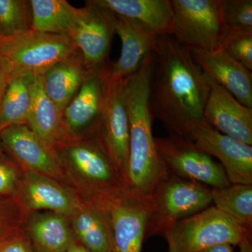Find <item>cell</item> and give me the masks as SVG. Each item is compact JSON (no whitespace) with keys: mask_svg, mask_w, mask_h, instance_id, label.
<instances>
[{"mask_svg":"<svg viewBox=\"0 0 252 252\" xmlns=\"http://www.w3.org/2000/svg\"><path fill=\"white\" fill-rule=\"evenodd\" d=\"M3 148L34 171L55 175L59 165L55 152L48 148L28 125H14L0 130Z\"/></svg>","mask_w":252,"mask_h":252,"instance_id":"cell-16","label":"cell"},{"mask_svg":"<svg viewBox=\"0 0 252 252\" xmlns=\"http://www.w3.org/2000/svg\"><path fill=\"white\" fill-rule=\"evenodd\" d=\"M212 203L217 210L252 233V185H230L213 189Z\"/></svg>","mask_w":252,"mask_h":252,"instance_id":"cell-24","label":"cell"},{"mask_svg":"<svg viewBox=\"0 0 252 252\" xmlns=\"http://www.w3.org/2000/svg\"><path fill=\"white\" fill-rule=\"evenodd\" d=\"M17 174L14 167L0 159V196L8 197L15 190Z\"/></svg>","mask_w":252,"mask_h":252,"instance_id":"cell-31","label":"cell"},{"mask_svg":"<svg viewBox=\"0 0 252 252\" xmlns=\"http://www.w3.org/2000/svg\"><path fill=\"white\" fill-rule=\"evenodd\" d=\"M60 147L64 149L68 161L81 175L104 190L125 188L118 184L115 168L97 138L81 142L79 140L67 141Z\"/></svg>","mask_w":252,"mask_h":252,"instance_id":"cell-17","label":"cell"},{"mask_svg":"<svg viewBox=\"0 0 252 252\" xmlns=\"http://www.w3.org/2000/svg\"><path fill=\"white\" fill-rule=\"evenodd\" d=\"M153 52L146 56L140 69L126 86V104L129 120L128 161L126 188L136 195L151 198L168 177L158 152L153 135L154 117L149 105V83Z\"/></svg>","mask_w":252,"mask_h":252,"instance_id":"cell-2","label":"cell"},{"mask_svg":"<svg viewBox=\"0 0 252 252\" xmlns=\"http://www.w3.org/2000/svg\"><path fill=\"white\" fill-rule=\"evenodd\" d=\"M32 11V30L62 34L70 37L81 14L65 0H31Z\"/></svg>","mask_w":252,"mask_h":252,"instance_id":"cell-21","label":"cell"},{"mask_svg":"<svg viewBox=\"0 0 252 252\" xmlns=\"http://www.w3.org/2000/svg\"><path fill=\"white\" fill-rule=\"evenodd\" d=\"M202 71L223 86L239 102L252 109V74L223 49L212 52L190 49Z\"/></svg>","mask_w":252,"mask_h":252,"instance_id":"cell-15","label":"cell"},{"mask_svg":"<svg viewBox=\"0 0 252 252\" xmlns=\"http://www.w3.org/2000/svg\"><path fill=\"white\" fill-rule=\"evenodd\" d=\"M31 235L34 252H66L74 243L65 220L58 214L34 219Z\"/></svg>","mask_w":252,"mask_h":252,"instance_id":"cell-23","label":"cell"},{"mask_svg":"<svg viewBox=\"0 0 252 252\" xmlns=\"http://www.w3.org/2000/svg\"><path fill=\"white\" fill-rule=\"evenodd\" d=\"M204 75L210 88L204 109L205 122L223 135L252 146V109L239 102L210 76Z\"/></svg>","mask_w":252,"mask_h":252,"instance_id":"cell-13","label":"cell"},{"mask_svg":"<svg viewBox=\"0 0 252 252\" xmlns=\"http://www.w3.org/2000/svg\"><path fill=\"white\" fill-rule=\"evenodd\" d=\"M250 238H251L245 239L241 244L239 245L240 252H252V246L251 242H250Z\"/></svg>","mask_w":252,"mask_h":252,"instance_id":"cell-35","label":"cell"},{"mask_svg":"<svg viewBox=\"0 0 252 252\" xmlns=\"http://www.w3.org/2000/svg\"><path fill=\"white\" fill-rule=\"evenodd\" d=\"M66 252H91L89 250H86L84 247L81 245H78V244L74 243L71 245L70 248L68 249L67 251Z\"/></svg>","mask_w":252,"mask_h":252,"instance_id":"cell-36","label":"cell"},{"mask_svg":"<svg viewBox=\"0 0 252 252\" xmlns=\"http://www.w3.org/2000/svg\"><path fill=\"white\" fill-rule=\"evenodd\" d=\"M79 52L69 36L31 31L0 39V55L18 72L42 74L46 69Z\"/></svg>","mask_w":252,"mask_h":252,"instance_id":"cell-7","label":"cell"},{"mask_svg":"<svg viewBox=\"0 0 252 252\" xmlns=\"http://www.w3.org/2000/svg\"><path fill=\"white\" fill-rule=\"evenodd\" d=\"M223 18L226 35L252 34V0H223Z\"/></svg>","mask_w":252,"mask_h":252,"instance_id":"cell-28","label":"cell"},{"mask_svg":"<svg viewBox=\"0 0 252 252\" xmlns=\"http://www.w3.org/2000/svg\"><path fill=\"white\" fill-rule=\"evenodd\" d=\"M186 137L220 160L231 185H252V146L223 135L206 122L191 127Z\"/></svg>","mask_w":252,"mask_h":252,"instance_id":"cell-11","label":"cell"},{"mask_svg":"<svg viewBox=\"0 0 252 252\" xmlns=\"http://www.w3.org/2000/svg\"><path fill=\"white\" fill-rule=\"evenodd\" d=\"M3 147L2 144H1V140H0V159L2 158H3Z\"/></svg>","mask_w":252,"mask_h":252,"instance_id":"cell-37","label":"cell"},{"mask_svg":"<svg viewBox=\"0 0 252 252\" xmlns=\"http://www.w3.org/2000/svg\"><path fill=\"white\" fill-rule=\"evenodd\" d=\"M202 252H233V245L230 244H219L205 249Z\"/></svg>","mask_w":252,"mask_h":252,"instance_id":"cell-34","label":"cell"},{"mask_svg":"<svg viewBox=\"0 0 252 252\" xmlns=\"http://www.w3.org/2000/svg\"><path fill=\"white\" fill-rule=\"evenodd\" d=\"M127 80L109 84L106 105L97 132L99 144L122 176L125 187L129 147V120L125 97Z\"/></svg>","mask_w":252,"mask_h":252,"instance_id":"cell-12","label":"cell"},{"mask_svg":"<svg viewBox=\"0 0 252 252\" xmlns=\"http://www.w3.org/2000/svg\"><path fill=\"white\" fill-rule=\"evenodd\" d=\"M26 179L25 197L30 207L56 213H67L72 210V199L59 186L33 174H28Z\"/></svg>","mask_w":252,"mask_h":252,"instance_id":"cell-25","label":"cell"},{"mask_svg":"<svg viewBox=\"0 0 252 252\" xmlns=\"http://www.w3.org/2000/svg\"><path fill=\"white\" fill-rule=\"evenodd\" d=\"M114 14L132 20L157 35L171 33L170 0H97Z\"/></svg>","mask_w":252,"mask_h":252,"instance_id":"cell-20","label":"cell"},{"mask_svg":"<svg viewBox=\"0 0 252 252\" xmlns=\"http://www.w3.org/2000/svg\"><path fill=\"white\" fill-rule=\"evenodd\" d=\"M89 70L78 52L55 63L41 74L44 91L60 111L63 112L77 94Z\"/></svg>","mask_w":252,"mask_h":252,"instance_id":"cell-18","label":"cell"},{"mask_svg":"<svg viewBox=\"0 0 252 252\" xmlns=\"http://www.w3.org/2000/svg\"><path fill=\"white\" fill-rule=\"evenodd\" d=\"M212 203V189L170 174L151 198L144 239L162 235L176 222L205 210Z\"/></svg>","mask_w":252,"mask_h":252,"instance_id":"cell-5","label":"cell"},{"mask_svg":"<svg viewBox=\"0 0 252 252\" xmlns=\"http://www.w3.org/2000/svg\"><path fill=\"white\" fill-rule=\"evenodd\" d=\"M115 23V14L97 0L86 1V6L81 8L70 37L89 69H98L108 62Z\"/></svg>","mask_w":252,"mask_h":252,"instance_id":"cell-10","label":"cell"},{"mask_svg":"<svg viewBox=\"0 0 252 252\" xmlns=\"http://www.w3.org/2000/svg\"><path fill=\"white\" fill-rule=\"evenodd\" d=\"M220 49L232 59L252 71V34H228Z\"/></svg>","mask_w":252,"mask_h":252,"instance_id":"cell-29","label":"cell"},{"mask_svg":"<svg viewBox=\"0 0 252 252\" xmlns=\"http://www.w3.org/2000/svg\"><path fill=\"white\" fill-rule=\"evenodd\" d=\"M170 35L189 50L212 52L220 49L225 36L223 0H170Z\"/></svg>","mask_w":252,"mask_h":252,"instance_id":"cell-4","label":"cell"},{"mask_svg":"<svg viewBox=\"0 0 252 252\" xmlns=\"http://www.w3.org/2000/svg\"><path fill=\"white\" fill-rule=\"evenodd\" d=\"M28 126L36 137L53 152H56L59 146L67 142L63 112L46 94L41 74H36Z\"/></svg>","mask_w":252,"mask_h":252,"instance_id":"cell-19","label":"cell"},{"mask_svg":"<svg viewBox=\"0 0 252 252\" xmlns=\"http://www.w3.org/2000/svg\"><path fill=\"white\" fill-rule=\"evenodd\" d=\"M156 147L170 175L213 189L231 185L220 164L214 161L188 137L170 135L155 138Z\"/></svg>","mask_w":252,"mask_h":252,"instance_id":"cell-8","label":"cell"},{"mask_svg":"<svg viewBox=\"0 0 252 252\" xmlns=\"http://www.w3.org/2000/svg\"><path fill=\"white\" fill-rule=\"evenodd\" d=\"M115 16V33L122 41V52L117 61H109L104 66L109 84L127 80L133 76L146 56L153 51L158 36L140 23L119 15Z\"/></svg>","mask_w":252,"mask_h":252,"instance_id":"cell-14","label":"cell"},{"mask_svg":"<svg viewBox=\"0 0 252 252\" xmlns=\"http://www.w3.org/2000/svg\"><path fill=\"white\" fill-rule=\"evenodd\" d=\"M31 0H0V39L31 31Z\"/></svg>","mask_w":252,"mask_h":252,"instance_id":"cell-27","label":"cell"},{"mask_svg":"<svg viewBox=\"0 0 252 252\" xmlns=\"http://www.w3.org/2000/svg\"><path fill=\"white\" fill-rule=\"evenodd\" d=\"M167 252H202L219 244L239 245L251 233L215 206L176 222L162 233Z\"/></svg>","mask_w":252,"mask_h":252,"instance_id":"cell-3","label":"cell"},{"mask_svg":"<svg viewBox=\"0 0 252 252\" xmlns=\"http://www.w3.org/2000/svg\"><path fill=\"white\" fill-rule=\"evenodd\" d=\"M76 233L81 245L91 252H112V243L108 222L101 207L85 210L74 220Z\"/></svg>","mask_w":252,"mask_h":252,"instance_id":"cell-26","label":"cell"},{"mask_svg":"<svg viewBox=\"0 0 252 252\" xmlns=\"http://www.w3.org/2000/svg\"><path fill=\"white\" fill-rule=\"evenodd\" d=\"M108 222L112 252H142L151 198L126 189L103 190L99 204Z\"/></svg>","mask_w":252,"mask_h":252,"instance_id":"cell-6","label":"cell"},{"mask_svg":"<svg viewBox=\"0 0 252 252\" xmlns=\"http://www.w3.org/2000/svg\"><path fill=\"white\" fill-rule=\"evenodd\" d=\"M149 83V105L170 135L187 137L189 130L205 122L204 109L209 88L190 50L170 34L158 36Z\"/></svg>","mask_w":252,"mask_h":252,"instance_id":"cell-1","label":"cell"},{"mask_svg":"<svg viewBox=\"0 0 252 252\" xmlns=\"http://www.w3.org/2000/svg\"><path fill=\"white\" fill-rule=\"evenodd\" d=\"M18 73L14 64L0 55V106L10 83Z\"/></svg>","mask_w":252,"mask_h":252,"instance_id":"cell-32","label":"cell"},{"mask_svg":"<svg viewBox=\"0 0 252 252\" xmlns=\"http://www.w3.org/2000/svg\"><path fill=\"white\" fill-rule=\"evenodd\" d=\"M104 66L89 71L77 94L63 110L67 141L79 140L91 132L97 134L109 89Z\"/></svg>","mask_w":252,"mask_h":252,"instance_id":"cell-9","label":"cell"},{"mask_svg":"<svg viewBox=\"0 0 252 252\" xmlns=\"http://www.w3.org/2000/svg\"><path fill=\"white\" fill-rule=\"evenodd\" d=\"M15 204L8 197L0 196V244L16 235Z\"/></svg>","mask_w":252,"mask_h":252,"instance_id":"cell-30","label":"cell"},{"mask_svg":"<svg viewBox=\"0 0 252 252\" xmlns=\"http://www.w3.org/2000/svg\"><path fill=\"white\" fill-rule=\"evenodd\" d=\"M0 252H34L29 243L17 235L0 244Z\"/></svg>","mask_w":252,"mask_h":252,"instance_id":"cell-33","label":"cell"},{"mask_svg":"<svg viewBox=\"0 0 252 252\" xmlns=\"http://www.w3.org/2000/svg\"><path fill=\"white\" fill-rule=\"evenodd\" d=\"M36 74L20 72L10 83L0 106V130L14 125H28Z\"/></svg>","mask_w":252,"mask_h":252,"instance_id":"cell-22","label":"cell"}]
</instances>
